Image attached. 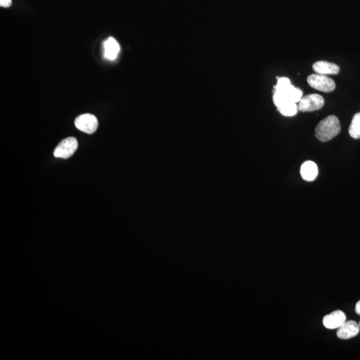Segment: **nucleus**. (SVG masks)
<instances>
[{
	"instance_id": "nucleus-16",
	"label": "nucleus",
	"mask_w": 360,
	"mask_h": 360,
	"mask_svg": "<svg viewBox=\"0 0 360 360\" xmlns=\"http://www.w3.org/2000/svg\"><path fill=\"white\" fill-rule=\"evenodd\" d=\"M359 327H360V322H359Z\"/></svg>"
},
{
	"instance_id": "nucleus-7",
	"label": "nucleus",
	"mask_w": 360,
	"mask_h": 360,
	"mask_svg": "<svg viewBox=\"0 0 360 360\" xmlns=\"http://www.w3.org/2000/svg\"><path fill=\"white\" fill-rule=\"evenodd\" d=\"M359 325L353 320L345 322L337 331V336L341 340H348L354 338L359 334Z\"/></svg>"
},
{
	"instance_id": "nucleus-8",
	"label": "nucleus",
	"mask_w": 360,
	"mask_h": 360,
	"mask_svg": "<svg viewBox=\"0 0 360 360\" xmlns=\"http://www.w3.org/2000/svg\"><path fill=\"white\" fill-rule=\"evenodd\" d=\"M313 70L317 74L322 75H335L340 72L338 65L326 61L316 62L313 65Z\"/></svg>"
},
{
	"instance_id": "nucleus-1",
	"label": "nucleus",
	"mask_w": 360,
	"mask_h": 360,
	"mask_svg": "<svg viewBox=\"0 0 360 360\" xmlns=\"http://www.w3.org/2000/svg\"><path fill=\"white\" fill-rule=\"evenodd\" d=\"M340 131V121L336 116L332 115L320 121L316 127L315 134L320 142H326L338 136Z\"/></svg>"
},
{
	"instance_id": "nucleus-2",
	"label": "nucleus",
	"mask_w": 360,
	"mask_h": 360,
	"mask_svg": "<svg viewBox=\"0 0 360 360\" xmlns=\"http://www.w3.org/2000/svg\"><path fill=\"white\" fill-rule=\"evenodd\" d=\"M307 83L311 87L319 91L330 93L336 88V83L326 75L311 74L307 77Z\"/></svg>"
},
{
	"instance_id": "nucleus-10",
	"label": "nucleus",
	"mask_w": 360,
	"mask_h": 360,
	"mask_svg": "<svg viewBox=\"0 0 360 360\" xmlns=\"http://www.w3.org/2000/svg\"><path fill=\"white\" fill-rule=\"evenodd\" d=\"M104 56L109 60H116L119 52H120V47L118 43L113 37H109L104 43Z\"/></svg>"
},
{
	"instance_id": "nucleus-5",
	"label": "nucleus",
	"mask_w": 360,
	"mask_h": 360,
	"mask_svg": "<svg viewBox=\"0 0 360 360\" xmlns=\"http://www.w3.org/2000/svg\"><path fill=\"white\" fill-rule=\"evenodd\" d=\"M75 125L83 132L92 134L98 127V121L95 116L90 114L80 115L75 120Z\"/></svg>"
},
{
	"instance_id": "nucleus-3",
	"label": "nucleus",
	"mask_w": 360,
	"mask_h": 360,
	"mask_svg": "<svg viewBox=\"0 0 360 360\" xmlns=\"http://www.w3.org/2000/svg\"><path fill=\"white\" fill-rule=\"evenodd\" d=\"M324 105V99L319 94H312L304 96L298 102V110L301 112H311L320 110Z\"/></svg>"
},
{
	"instance_id": "nucleus-11",
	"label": "nucleus",
	"mask_w": 360,
	"mask_h": 360,
	"mask_svg": "<svg viewBox=\"0 0 360 360\" xmlns=\"http://www.w3.org/2000/svg\"><path fill=\"white\" fill-rule=\"evenodd\" d=\"M277 108L280 114L284 116H294L298 111V105L292 102H287Z\"/></svg>"
},
{
	"instance_id": "nucleus-9",
	"label": "nucleus",
	"mask_w": 360,
	"mask_h": 360,
	"mask_svg": "<svg viewBox=\"0 0 360 360\" xmlns=\"http://www.w3.org/2000/svg\"><path fill=\"white\" fill-rule=\"evenodd\" d=\"M300 173L301 177L305 181H313L317 177L318 174L317 165L311 161H307L301 165Z\"/></svg>"
},
{
	"instance_id": "nucleus-12",
	"label": "nucleus",
	"mask_w": 360,
	"mask_h": 360,
	"mask_svg": "<svg viewBox=\"0 0 360 360\" xmlns=\"http://www.w3.org/2000/svg\"><path fill=\"white\" fill-rule=\"evenodd\" d=\"M349 133L353 139L360 138V112L355 114L349 126Z\"/></svg>"
},
{
	"instance_id": "nucleus-14",
	"label": "nucleus",
	"mask_w": 360,
	"mask_h": 360,
	"mask_svg": "<svg viewBox=\"0 0 360 360\" xmlns=\"http://www.w3.org/2000/svg\"><path fill=\"white\" fill-rule=\"evenodd\" d=\"M12 0H0V6L3 8H9L12 6Z\"/></svg>"
},
{
	"instance_id": "nucleus-15",
	"label": "nucleus",
	"mask_w": 360,
	"mask_h": 360,
	"mask_svg": "<svg viewBox=\"0 0 360 360\" xmlns=\"http://www.w3.org/2000/svg\"><path fill=\"white\" fill-rule=\"evenodd\" d=\"M355 313H356L357 315L360 316V300L357 301L356 305H355Z\"/></svg>"
},
{
	"instance_id": "nucleus-13",
	"label": "nucleus",
	"mask_w": 360,
	"mask_h": 360,
	"mask_svg": "<svg viewBox=\"0 0 360 360\" xmlns=\"http://www.w3.org/2000/svg\"><path fill=\"white\" fill-rule=\"evenodd\" d=\"M291 84L290 80L288 77H278V83L274 89L275 91H283L287 87Z\"/></svg>"
},
{
	"instance_id": "nucleus-4",
	"label": "nucleus",
	"mask_w": 360,
	"mask_h": 360,
	"mask_svg": "<svg viewBox=\"0 0 360 360\" xmlns=\"http://www.w3.org/2000/svg\"><path fill=\"white\" fill-rule=\"evenodd\" d=\"M78 147V142L76 138L69 137L62 140L59 145L54 150V155L56 158L68 159L74 155Z\"/></svg>"
},
{
	"instance_id": "nucleus-6",
	"label": "nucleus",
	"mask_w": 360,
	"mask_h": 360,
	"mask_svg": "<svg viewBox=\"0 0 360 360\" xmlns=\"http://www.w3.org/2000/svg\"><path fill=\"white\" fill-rule=\"evenodd\" d=\"M346 322V316L344 311L336 310L333 311L330 314L324 316L323 324L328 329H336Z\"/></svg>"
}]
</instances>
